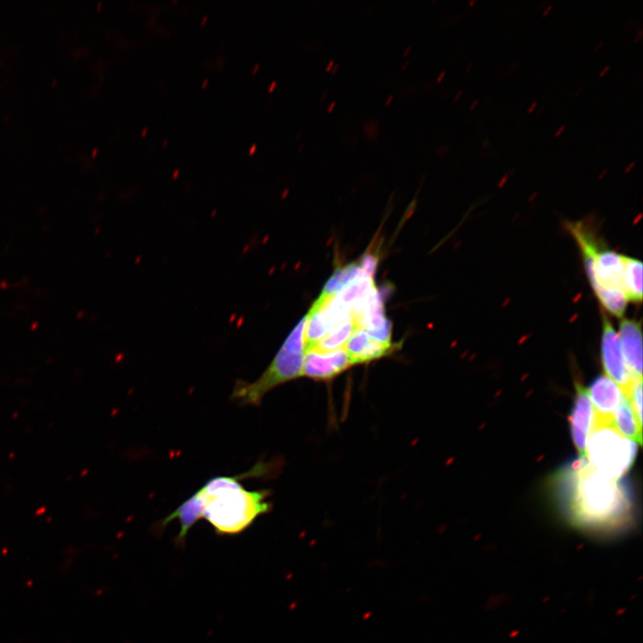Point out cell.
Returning <instances> with one entry per match:
<instances>
[{
	"instance_id": "11",
	"label": "cell",
	"mask_w": 643,
	"mask_h": 643,
	"mask_svg": "<svg viewBox=\"0 0 643 643\" xmlns=\"http://www.w3.org/2000/svg\"><path fill=\"white\" fill-rule=\"evenodd\" d=\"M329 298H319L306 314L305 328V351L313 349L317 343L336 325L325 309Z\"/></svg>"
},
{
	"instance_id": "36",
	"label": "cell",
	"mask_w": 643,
	"mask_h": 643,
	"mask_svg": "<svg viewBox=\"0 0 643 643\" xmlns=\"http://www.w3.org/2000/svg\"><path fill=\"white\" fill-rule=\"evenodd\" d=\"M338 64L334 67L332 73H335V71L338 69Z\"/></svg>"
},
{
	"instance_id": "10",
	"label": "cell",
	"mask_w": 643,
	"mask_h": 643,
	"mask_svg": "<svg viewBox=\"0 0 643 643\" xmlns=\"http://www.w3.org/2000/svg\"><path fill=\"white\" fill-rule=\"evenodd\" d=\"M595 405V414L613 419L614 413L621 403L623 392L608 376H598L588 390Z\"/></svg>"
},
{
	"instance_id": "26",
	"label": "cell",
	"mask_w": 643,
	"mask_h": 643,
	"mask_svg": "<svg viewBox=\"0 0 643 643\" xmlns=\"http://www.w3.org/2000/svg\"><path fill=\"white\" fill-rule=\"evenodd\" d=\"M333 64H334V62H333V61H330V62L328 63L327 67H326V71H330V69H331V67H332Z\"/></svg>"
},
{
	"instance_id": "8",
	"label": "cell",
	"mask_w": 643,
	"mask_h": 643,
	"mask_svg": "<svg viewBox=\"0 0 643 643\" xmlns=\"http://www.w3.org/2000/svg\"><path fill=\"white\" fill-rule=\"evenodd\" d=\"M594 416L595 411L591 405L588 389L577 383L570 423L572 441L580 457L585 456V446Z\"/></svg>"
},
{
	"instance_id": "19",
	"label": "cell",
	"mask_w": 643,
	"mask_h": 643,
	"mask_svg": "<svg viewBox=\"0 0 643 643\" xmlns=\"http://www.w3.org/2000/svg\"><path fill=\"white\" fill-rule=\"evenodd\" d=\"M609 69H610V64L605 65L603 68V70L599 72V74H598L599 78L604 77L605 74L609 71Z\"/></svg>"
},
{
	"instance_id": "20",
	"label": "cell",
	"mask_w": 643,
	"mask_h": 643,
	"mask_svg": "<svg viewBox=\"0 0 643 643\" xmlns=\"http://www.w3.org/2000/svg\"><path fill=\"white\" fill-rule=\"evenodd\" d=\"M537 105H538V102H537V101H534V102L530 105V107L528 108L527 112H528L529 113H531L537 108Z\"/></svg>"
},
{
	"instance_id": "18",
	"label": "cell",
	"mask_w": 643,
	"mask_h": 643,
	"mask_svg": "<svg viewBox=\"0 0 643 643\" xmlns=\"http://www.w3.org/2000/svg\"><path fill=\"white\" fill-rule=\"evenodd\" d=\"M564 129H565V125L560 126V127L557 129V130L555 132V135H554V136H555V138L561 136L562 133L564 132Z\"/></svg>"
},
{
	"instance_id": "21",
	"label": "cell",
	"mask_w": 643,
	"mask_h": 643,
	"mask_svg": "<svg viewBox=\"0 0 643 643\" xmlns=\"http://www.w3.org/2000/svg\"><path fill=\"white\" fill-rule=\"evenodd\" d=\"M552 8H553L552 4L548 5L542 13V16H547L548 14V13L552 10Z\"/></svg>"
},
{
	"instance_id": "4",
	"label": "cell",
	"mask_w": 643,
	"mask_h": 643,
	"mask_svg": "<svg viewBox=\"0 0 643 643\" xmlns=\"http://www.w3.org/2000/svg\"><path fill=\"white\" fill-rule=\"evenodd\" d=\"M306 315L291 330L272 361L253 382L238 380L231 398L241 405L258 406L271 389L301 377L305 347Z\"/></svg>"
},
{
	"instance_id": "30",
	"label": "cell",
	"mask_w": 643,
	"mask_h": 643,
	"mask_svg": "<svg viewBox=\"0 0 643 643\" xmlns=\"http://www.w3.org/2000/svg\"><path fill=\"white\" fill-rule=\"evenodd\" d=\"M462 93H463V91L460 90V91L456 94V96H455V101H457V100L459 99V97L461 96Z\"/></svg>"
},
{
	"instance_id": "2",
	"label": "cell",
	"mask_w": 643,
	"mask_h": 643,
	"mask_svg": "<svg viewBox=\"0 0 643 643\" xmlns=\"http://www.w3.org/2000/svg\"><path fill=\"white\" fill-rule=\"evenodd\" d=\"M261 464L234 476L208 480L185 500L196 517L205 518L220 535H233L248 528L260 515L271 511L269 490H248L240 481L263 471Z\"/></svg>"
},
{
	"instance_id": "27",
	"label": "cell",
	"mask_w": 643,
	"mask_h": 643,
	"mask_svg": "<svg viewBox=\"0 0 643 643\" xmlns=\"http://www.w3.org/2000/svg\"><path fill=\"white\" fill-rule=\"evenodd\" d=\"M276 83H277V82L274 80V81H272V83L270 85V88H269V91H270V92L273 90Z\"/></svg>"
},
{
	"instance_id": "17",
	"label": "cell",
	"mask_w": 643,
	"mask_h": 643,
	"mask_svg": "<svg viewBox=\"0 0 643 643\" xmlns=\"http://www.w3.org/2000/svg\"><path fill=\"white\" fill-rule=\"evenodd\" d=\"M378 256L370 253L366 252L360 259L359 263H357L362 270V271L372 278L375 274L377 266H378Z\"/></svg>"
},
{
	"instance_id": "13",
	"label": "cell",
	"mask_w": 643,
	"mask_h": 643,
	"mask_svg": "<svg viewBox=\"0 0 643 643\" xmlns=\"http://www.w3.org/2000/svg\"><path fill=\"white\" fill-rule=\"evenodd\" d=\"M622 285L628 301L640 303L642 300V263L635 258L622 255Z\"/></svg>"
},
{
	"instance_id": "5",
	"label": "cell",
	"mask_w": 643,
	"mask_h": 643,
	"mask_svg": "<svg viewBox=\"0 0 643 643\" xmlns=\"http://www.w3.org/2000/svg\"><path fill=\"white\" fill-rule=\"evenodd\" d=\"M588 437L585 457L605 476L619 480L635 460L636 443L616 430L613 419L596 414Z\"/></svg>"
},
{
	"instance_id": "32",
	"label": "cell",
	"mask_w": 643,
	"mask_h": 643,
	"mask_svg": "<svg viewBox=\"0 0 643 643\" xmlns=\"http://www.w3.org/2000/svg\"><path fill=\"white\" fill-rule=\"evenodd\" d=\"M255 147H256V145L254 144L252 148L249 150V153L252 154L255 151Z\"/></svg>"
},
{
	"instance_id": "24",
	"label": "cell",
	"mask_w": 643,
	"mask_h": 643,
	"mask_svg": "<svg viewBox=\"0 0 643 643\" xmlns=\"http://www.w3.org/2000/svg\"><path fill=\"white\" fill-rule=\"evenodd\" d=\"M478 103H479V99H475V100L472 103V104H471V106H470V109H471V110H473V109L476 107V105L478 104Z\"/></svg>"
},
{
	"instance_id": "6",
	"label": "cell",
	"mask_w": 643,
	"mask_h": 643,
	"mask_svg": "<svg viewBox=\"0 0 643 643\" xmlns=\"http://www.w3.org/2000/svg\"><path fill=\"white\" fill-rule=\"evenodd\" d=\"M601 359L603 367L611 380L616 382L626 395L636 379L630 373L622 348L618 332L606 316L602 320Z\"/></svg>"
},
{
	"instance_id": "23",
	"label": "cell",
	"mask_w": 643,
	"mask_h": 643,
	"mask_svg": "<svg viewBox=\"0 0 643 643\" xmlns=\"http://www.w3.org/2000/svg\"><path fill=\"white\" fill-rule=\"evenodd\" d=\"M635 162H631L625 170V173H628L635 165Z\"/></svg>"
},
{
	"instance_id": "14",
	"label": "cell",
	"mask_w": 643,
	"mask_h": 643,
	"mask_svg": "<svg viewBox=\"0 0 643 643\" xmlns=\"http://www.w3.org/2000/svg\"><path fill=\"white\" fill-rule=\"evenodd\" d=\"M356 329L351 316L338 322L313 348L320 352H331L342 348Z\"/></svg>"
},
{
	"instance_id": "34",
	"label": "cell",
	"mask_w": 643,
	"mask_h": 643,
	"mask_svg": "<svg viewBox=\"0 0 643 643\" xmlns=\"http://www.w3.org/2000/svg\"><path fill=\"white\" fill-rule=\"evenodd\" d=\"M476 3V0H472L469 3V6H472Z\"/></svg>"
},
{
	"instance_id": "33",
	"label": "cell",
	"mask_w": 643,
	"mask_h": 643,
	"mask_svg": "<svg viewBox=\"0 0 643 643\" xmlns=\"http://www.w3.org/2000/svg\"><path fill=\"white\" fill-rule=\"evenodd\" d=\"M411 49V46H408V48L405 49L404 55L405 56Z\"/></svg>"
},
{
	"instance_id": "31",
	"label": "cell",
	"mask_w": 643,
	"mask_h": 643,
	"mask_svg": "<svg viewBox=\"0 0 643 643\" xmlns=\"http://www.w3.org/2000/svg\"><path fill=\"white\" fill-rule=\"evenodd\" d=\"M392 98H393V96L390 95V96H388V98L387 99L385 104L388 105V104L390 103V101H391Z\"/></svg>"
},
{
	"instance_id": "3",
	"label": "cell",
	"mask_w": 643,
	"mask_h": 643,
	"mask_svg": "<svg viewBox=\"0 0 643 643\" xmlns=\"http://www.w3.org/2000/svg\"><path fill=\"white\" fill-rule=\"evenodd\" d=\"M568 229L580 248L587 276L601 305L609 313L622 317L628 302L622 285V255L600 249L582 222L570 223Z\"/></svg>"
},
{
	"instance_id": "9",
	"label": "cell",
	"mask_w": 643,
	"mask_h": 643,
	"mask_svg": "<svg viewBox=\"0 0 643 643\" xmlns=\"http://www.w3.org/2000/svg\"><path fill=\"white\" fill-rule=\"evenodd\" d=\"M619 338L627 366L634 378H642V332L640 322L622 319Z\"/></svg>"
},
{
	"instance_id": "35",
	"label": "cell",
	"mask_w": 643,
	"mask_h": 643,
	"mask_svg": "<svg viewBox=\"0 0 643 643\" xmlns=\"http://www.w3.org/2000/svg\"><path fill=\"white\" fill-rule=\"evenodd\" d=\"M472 63H470L468 68L466 69V71H469V68L472 67Z\"/></svg>"
},
{
	"instance_id": "12",
	"label": "cell",
	"mask_w": 643,
	"mask_h": 643,
	"mask_svg": "<svg viewBox=\"0 0 643 643\" xmlns=\"http://www.w3.org/2000/svg\"><path fill=\"white\" fill-rule=\"evenodd\" d=\"M613 423L622 436L635 443H641V425L639 423L630 402L625 395H623L621 403L614 413Z\"/></svg>"
},
{
	"instance_id": "16",
	"label": "cell",
	"mask_w": 643,
	"mask_h": 643,
	"mask_svg": "<svg viewBox=\"0 0 643 643\" xmlns=\"http://www.w3.org/2000/svg\"><path fill=\"white\" fill-rule=\"evenodd\" d=\"M625 396L630 402L639 423L642 426V378L636 379L633 381Z\"/></svg>"
},
{
	"instance_id": "15",
	"label": "cell",
	"mask_w": 643,
	"mask_h": 643,
	"mask_svg": "<svg viewBox=\"0 0 643 643\" xmlns=\"http://www.w3.org/2000/svg\"><path fill=\"white\" fill-rule=\"evenodd\" d=\"M364 274L356 263L338 268L325 283L321 297L330 298L338 294L356 277Z\"/></svg>"
},
{
	"instance_id": "29",
	"label": "cell",
	"mask_w": 643,
	"mask_h": 643,
	"mask_svg": "<svg viewBox=\"0 0 643 643\" xmlns=\"http://www.w3.org/2000/svg\"><path fill=\"white\" fill-rule=\"evenodd\" d=\"M602 46H603V41L598 42L597 46L594 49V52H597L598 50V48L601 47Z\"/></svg>"
},
{
	"instance_id": "22",
	"label": "cell",
	"mask_w": 643,
	"mask_h": 643,
	"mask_svg": "<svg viewBox=\"0 0 643 643\" xmlns=\"http://www.w3.org/2000/svg\"><path fill=\"white\" fill-rule=\"evenodd\" d=\"M445 75H446V71H441L440 74L438 76L436 81L440 82L443 79Z\"/></svg>"
},
{
	"instance_id": "1",
	"label": "cell",
	"mask_w": 643,
	"mask_h": 643,
	"mask_svg": "<svg viewBox=\"0 0 643 643\" xmlns=\"http://www.w3.org/2000/svg\"><path fill=\"white\" fill-rule=\"evenodd\" d=\"M553 491L565 518L588 531L611 534L626 529L632 519L629 491L580 457L552 478Z\"/></svg>"
},
{
	"instance_id": "25",
	"label": "cell",
	"mask_w": 643,
	"mask_h": 643,
	"mask_svg": "<svg viewBox=\"0 0 643 643\" xmlns=\"http://www.w3.org/2000/svg\"><path fill=\"white\" fill-rule=\"evenodd\" d=\"M642 38V29L639 30L638 38L634 40V42H638Z\"/></svg>"
},
{
	"instance_id": "28",
	"label": "cell",
	"mask_w": 643,
	"mask_h": 643,
	"mask_svg": "<svg viewBox=\"0 0 643 643\" xmlns=\"http://www.w3.org/2000/svg\"><path fill=\"white\" fill-rule=\"evenodd\" d=\"M335 104H336V102H332V103L330 104V107L328 108V112H329V113H330V112L332 111V109L334 108V105H335Z\"/></svg>"
},
{
	"instance_id": "7",
	"label": "cell",
	"mask_w": 643,
	"mask_h": 643,
	"mask_svg": "<svg viewBox=\"0 0 643 643\" xmlns=\"http://www.w3.org/2000/svg\"><path fill=\"white\" fill-rule=\"evenodd\" d=\"M351 366V359L343 347L331 352L310 349L305 352L301 377L330 381Z\"/></svg>"
}]
</instances>
